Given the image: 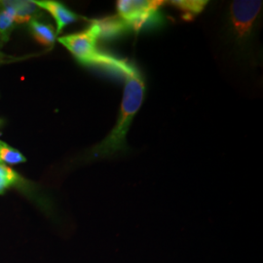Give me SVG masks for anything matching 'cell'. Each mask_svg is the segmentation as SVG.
I'll use <instances>...</instances> for the list:
<instances>
[{"mask_svg": "<svg viewBox=\"0 0 263 263\" xmlns=\"http://www.w3.org/2000/svg\"><path fill=\"white\" fill-rule=\"evenodd\" d=\"M122 76L125 79L124 92L117 121L106 138L89 152L90 160L111 159L130 151L127 144V136L132 122L143 103L145 84L141 71L131 63L123 71Z\"/></svg>", "mask_w": 263, "mask_h": 263, "instance_id": "cell-1", "label": "cell"}, {"mask_svg": "<svg viewBox=\"0 0 263 263\" xmlns=\"http://www.w3.org/2000/svg\"><path fill=\"white\" fill-rule=\"evenodd\" d=\"M262 5L260 0H234L229 3L223 31L228 45L237 56H251Z\"/></svg>", "mask_w": 263, "mask_h": 263, "instance_id": "cell-2", "label": "cell"}, {"mask_svg": "<svg viewBox=\"0 0 263 263\" xmlns=\"http://www.w3.org/2000/svg\"><path fill=\"white\" fill-rule=\"evenodd\" d=\"M60 43L70 52L76 61L85 66H98L122 74L128 61L101 51L95 28L90 25L84 31L59 38Z\"/></svg>", "mask_w": 263, "mask_h": 263, "instance_id": "cell-3", "label": "cell"}, {"mask_svg": "<svg viewBox=\"0 0 263 263\" xmlns=\"http://www.w3.org/2000/svg\"><path fill=\"white\" fill-rule=\"evenodd\" d=\"M165 1L157 0H119L116 2L117 15L139 33L144 28H158L165 22L160 7Z\"/></svg>", "mask_w": 263, "mask_h": 263, "instance_id": "cell-4", "label": "cell"}, {"mask_svg": "<svg viewBox=\"0 0 263 263\" xmlns=\"http://www.w3.org/2000/svg\"><path fill=\"white\" fill-rule=\"evenodd\" d=\"M89 23L95 28L98 40L117 39L132 31L129 25L118 15L106 16L101 19L89 20Z\"/></svg>", "mask_w": 263, "mask_h": 263, "instance_id": "cell-5", "label": "cell"}, {"mask_svg": "<svg viewBox=\"0 0 263 263\" xmlns=\"http://www.w3.org/2000/svg\"><path fill=\"white\" fill-rule=\"evenodd\" d=\"M32 2L39 8L46 10L55 19L57 24V35L60 34L66 26L82 19L79 15L68 9L65 4L61 2L54 0H33Z\"/></svg>", "mask_w": 263, "mask_h": 263, "instance_id": "cell-6", "label": "cell"}, {"mask_svg": "<svg viewBox=\"0 0 263 263\" xmlns=\"http://www.w3.org/2000/svg\"><path fill=\"white\" fill-rule=\"evenodd\" d=\"M0 10H4L16 24L28 23L42 16V12L32 1H0Z\"/></svg>", "mask_w": 263, "mask_h": 263, "instance_id": "cell-7", "label": "cell"}, {"mask_svg": "<svg viewBox=\"0 0 263 263\" xmlns=\"http://www.w3.org/2000/svg\"><path fill=\"white\" fill-rule=\"evenodd\" d=\"M28 28L32 36L41 45L46 47H51L54 45L57 34L55 29L51 25L40 22L37 19L31 20L28 22Z\"/></svg>", "mask_w": 263, "mask_h": 263, "instance_id": "cell-8", "label": "cell"}, {"mask_svg": "<svg viewBox=\"0 0 263 263\" xmlns=\"http://www.w3.org/2000/svg\"><path fill=\"white\" fill-rule=\"evenodd\" d=\"M167 3L181 12L182 19L191 21L203 12L209 2L204 0H173Z\"/></svg>", "mask_w": 263, "mask_h": 263, "instance_id": "cell-9", "label": "cell"}, {"mask_svg": "<svg viewBox=\"0 0 263 263\" xmlns=\"http://www.w3.org/2000/svg\"><path fill=\"white\" fill-rule=\"evenodd\" d=\"M19 180V175L15 171L0 164V194L11 186L16 185Z\"/></svg>", "mask_w": 263, "mask_h": 263, "instance_id": "cell-10", "label": "cell"}, {"mask_svg": "<svg viewBox=\"0 0 263 263\" xmlns=\"http://www.w3.org/2000/svg\"><path fill=\"white\" fill-rule=\"evenodd\" d=\"M6 162L8 164H19L26 162V158L19 151L14 149L3 141H0V164Z\"/></svg>", "mask_w": 263, "mask_h": 263, "instance_id": "cell-11", "label": "cell"}, {"mask_svg": "<svg viewBox=\"0 0 263 263\" xmlns=\"http://www.w3.org/2000/svg\"><path fill=\"white\" fill-rule=\"evenodd\" d=\"M15 24V21L7 12L0 10V41L4 42L8 39Z\"/></svg>", "mask_w": 263, "mask_h": 263, "instance_id": "cell-12", "label": "cell"}, {"mask_svg": "<svg viewBox=\"0 0 263 263\" xmlns=\"http://www.w3.org/2000/svg\"><path fill=\"white\" fill-rule=\"evenodd\" d=\"M2 125V120H0V126Z\"/></svg>", "mask_w": 263, "mask_h": 263, "instance_id": "cell-13", "label": "cell"}]
</instances>
